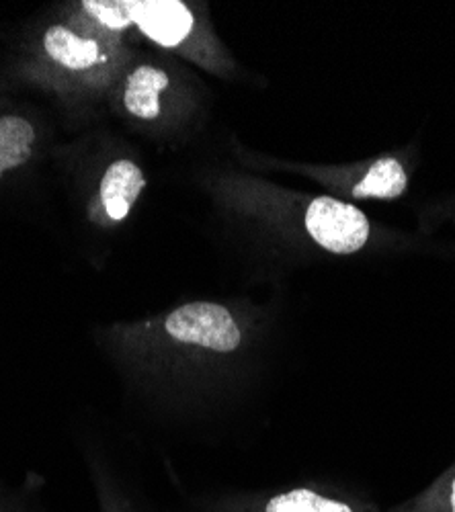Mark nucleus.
<instances>
[{"label": "nucleus", "mask_w": 455, "mask_h": 512, "mask_svg": "<svg viewBox=\"0 0 455 512\" xmlns=\"http://www.w3.org/2000/svg\"><path fill=\"white\" fill-rule=\"evenodd\" d=\"M310 175L330 197L355 201H394L410 187V166L396 154H384L341 166L312 168Z\"/></svg>", "instance_id": "obj_1"}, {"label": "nucleus", "mask_w": 455, "mask_h": 512, "mask_svg": "<svg viewBox=\"0 0 455 512\" xmlns=\"http://www.w3.org/2000/svg\"><path fill=\"white\" fill-rule=\"evenodd\" d=\"M162 330L175 343L232 355L244 343V330L234 314L216 302H191L164 316Z\"/></svg>", "instance_id": "obj_2"}, {"label": "nucleus", "mask_w": 455, "mask_h": 512, "mask_svg": "<svg viewBox=\"0 0 455 512\" xmlns=\"http://www.w3.org/2000/svg\"><path fill=\"white\" fill-rule=\"evenodd\" d=\"M259 512H386L376 500L351 488L298 486L269 496Z\"/></svg>", "instance_id": "obj_3"}, {"label": "nucleus", "mask_w": 455, "mask_h": 512, "mask_svg": "<svg viewBox=\"0 0 455 512\" xmlns=\"http://www.w3.org/2000/svg\"><path fill=\"white\" fill-rule=\"evenodd\" d=\"M132 23L162 48H179L195 31L193 11L179 0H132Z\"/></svg>", "instance_id": "obj_4"}, {"label": "nucleus", "mask_w": 455, "mask_h": 512, "mask_svg": "<svg viewBox=\"0 0 455 512\" xmlns=\"http://www.w3.org/2000/svg\"><path fill=\"white\" fill-rule=\"evenodd\" d=\"M144 187L146 179L138 164L132 160L113 162L101 181V199L107 216L113 222L126 220Z\"/></svg>", "instance_id": "obj_5"}, {"label": "nucleus", "mask_w": 455, "mask_h": 512, "mask_svg": "<svg viewBox=\"0 0 455 512\" xmlns=\"http://www.w3.org/2000/svg\"><path fill=\"white\" fill-rule=\"evenodd\" d=\"M171 78L162 68L156 66H140L136 68L126 82V91H123V105L138 117L152 121L160 115L162 93L169 89Z\"/></svg>", "instance_id": "obj_6"}, {"label": "nucleus", "mask_w": 455, "mask_h": 512, "mask_svg": "<svg viewBox=\"0 0 455 512\" xmlns=\"http://www.w3.org/2000/svg\"><path fill=\"white\" fill-rule=\"evenodd\" d=\"M44 46L52 60L70 70H87L99 60L97 41L82 39L62 25H54L48 29Z\"/></svg>", "instance_id": "obj_7"}, {"label": "nucleus", "mask_w": 455, "mask_h": 512, "mask_svg": "<svg viewBox=\"0 0 455 512\" xmlns=\"http://www.w3.org/2000/svg\"><path fill=\"white\" fill-rule=\"evenodd\" d=\"M386 512H455V459L429 486Z\"/></svg>", "instance_id": "obj_8"}, {"label": "nucleus", "mask_w": 455, "mask_h": 512, "mask_svg": "<svg viewBox=\"0 0 455 512\" xmlns=\"http://www.w3.org/2000/svg\"><path fill=\"white\" fill-rule=\"evenodd\" d=\"M33 140L35 132L29 121L21 117L0 119V175L29 160Z\"/></svg>", "instance_id": "obj_9"}, {"label": "nucleus", "mask_w": 455, "mask_h": 512, "mask_svg": "<svg viewBox=\"0 0 455 512\" xmlns=\"http://www.w3.org/2000/svg\"><path fill=\"white\" fill-rule=\"evenodd\" d=\"M87 13L111 29H126L132 23V0H85Z\"/></svg>", "instance_id": "obj_10"}, {"label": "nucleus", "mask_w": 455, "mask_h": 512, "mask_svg": "<svg viewBox=\"0 0 455 512\" xmlns=\"http://www.w3.org/2000/svg\"><path fill=\"white\" fill-rule=\"evenodd\" d=\"M427 222H431L433 226L443 222H455V195L447 197L441 203H435L427 213Z\"/></svg>", "instance_id": "obj_11"}]
</instances>
